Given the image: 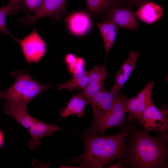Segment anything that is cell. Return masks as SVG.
<instances>
[{"label": "cell", "instance_id": "obj_1", "mask_svg": "<svg viewBox=\"0 0 168 168\" xmlns=\"http://www.w3.org/2000/svg\"><path fill=\"white\" fill-rule=\"evenodd\" d=\"M137 127L128 124L120 132L110 135L84 133L81 135L85 145L84 152L69 162L79 163L80 168H101L116 159H123L126 153V138Z\"/></svg>", "mask_w": 168, "mask_h": 168}, {"label": "cell", "instance_id": "obj_2", "mask_svg": "<svg viewBox=\"0 0 168 168\" xmlns=\"http://www.w3.org/2000/svg\"><path fill=\"white\" fill-rule=\"evenodd\" d=\"M123 166L130 168H168V133L151 136L137 127L130 133Z\"/></svg>", "mask_w": 168, "mask_h": 168}, {"label": "cell", "instance_id": "obj_3", "mask_svg": "<svg viewBox=\"0 0 168 168\" xmlns=\"http://www.w3.org/2000/svg\"><path fill=\"white\" fill-rule=\"evenodd\" d=\"M14 83L6 91L0 89V99L6 103L26 107L28 103L43 91L51 87L40 84L32 78L27 71L17 70L11 73Z\"/></svg>", "mask_w": 168, "mask_h": 168}, {"label": "cell", "instance_id": "obj_4", "mask_svg": "<svg viewBox=\"0 0 168 168\" xmlns=\"http://www.w3.org/2000/svg\"><path fill=\"white\" fill-rule=\"evenodd\" d=\"M127 98L123 94H119L111 111L103 119L95 124H92L84 133L102 134L108 129L119 127L120 129L126 127L125 118Z\"/></svg>", "mask_w": 168, "mask_h": 168}, {"label": "cell", "instance_id": "obj_5", "mask_svg": "<svg viewBox=\"0 0 168 168\" xmlns=\"http://www.w3.org/2000/svg\"><path fill=\"white\" fill-rule=\"evenodd\" d=\"M68 0H43L37 10L31 15L20 18L22 25H32L39 19L45 17H50L52 21L61 20L66 16V4Z\"/></svg>", "mask_w": 168, "mask_h": 168}, {"label": "cell", "instance_id": "obj_6", "mask_svg": "<svg viewBox=\"0 0 168 168\" xmlns=\"http://www.w3.org/2000/svg\"><path fill=\"white\" fill-rule=\"evenodd\" d=\"M144 129L160 133H168V110L167 104H164L161 109L158 108L153 102L143 112L138 121Z\"/></svg>", "mask_w": 168, "mask_h": 168}, {"label": "cell", "instance_id": "obj_7", "mask_svg": "<svg viewBox=\"0 0 168 168\" xmlns=\"http://www.w3.org/2000/svg\"><path fill=\"white\" fill-rule=\"evenodd\" d=\"M16 43L20 45L24 58L29 63L39 62L46 51V44L35 27L23 39H18Z\"/></svg>", "mask_w": 168, "mask_h": 168}, {"label": "cell", "instance_id": "obj_8", "mask_svg": "<svg viewBox=\"0 0 168 168\" xmlns=\"http://www.w3.org/2000/svg\"><path fill=\"white\" fill-rule=\"evenodd\" d=\"M155 82L152 81L134 96L128 99L126 104L128 120L133 122L138 121L143 112L153 102L152 92Z\"/></svg>", "mask_w": 168, "mask_h": 168}, {"label": "cell", "instance_id": "obj_9", "mask_svg": "<svg viewBox=\"0 0 168 168\" xmlns=\"http://www.w3.org/2000/svg\"><path fill=\"white\" fill-rule=\"evenodd\" d=\"M119 94L106 91L105 88L87 100L91 106L93 116L92 124L105 118L113 109Z\"/></svg>", "mask_w": 168, "mask_h": 168}, {"label": "cell", "instance_id": "obj_10", "mask_svg": "<svg viewBox=\"0 0 168 168\" xmlns=\"http://www.w3.org/2000/svg\"><path fill=\"white\" fill-rule=\"evenodd\" d=\"M63 19L68 30L75 36H84L88 34L93 27L91 16L86 11H75Z\"/></svg>", "mask_w": 168, "mask_h": 168}, {"label": "cell", "instance_id": "obj_11", "mask_svg": "<svg viewBox=\"0 0 168 168\" xmlns=\"http://www.w3.org/2000/svg\"><path fill=\"white\" fill-rule=\"evenodd\" d=\"M102 16H104L106 20L112 22L118 27L135 30L138 27V18L136 12L127 8L117 7L108 11Z\"/></svg>", "mask_w": 168, "mask_h": 168}, {"label": "cell", "instance_id": "obj_12", "mask_svg": "<svg viewBox=\"0 0 168 168\" xmlns=\"http://www.w3.org/2000/svg\"><path fill=\"white\" fill-rule=\"evenodd\" d=\"M89 80L86 88L77 94L88 100L95 94L105 89V80L107 73L105 65L102 66L96 65L88 71Z\"/></svg>", "mask_w": 168, "mask_h": 168}, {"label": "cell", "instance_id": "obj_13", "mask_svg": "<svg viewBox=\"0 0 168 168\" xmlns=\"http://www.w3.org/2000/svg\"><path fill=\"white\" fill-rule=\"evenodd\" d=\"M138 57V51H131L129 52L128 58L116 74L114 86L110 91L115 94H119L120 89L127 82L136 67Z\"/></svg>", "mask_w": 168, "mask_h": 168}, {"label": "cell", "instance_id": "obj_14", "mask_svg": "<svg viewBox=\"0 0 168 168\" xmlns=\"http://www.w3.org/2000/svg\"><path fill=\"white\" fill-rule=\"evenodd\" d=\"M28 129L31 137L28 141V144L32 149L40 144V140L43 137L47 136H53L54 132L63 130L55 124H47L36 119Z\"/></svg>", "mask_w": 168, "mask_h": 168}, {"label": "cell", "instance_id": "obj_15", "mask_svg": "<svg viewBox=\"0 0 168 168\" xmlns=\"http://www.w3.org/2000/svg\"><path fill=\"white\" fill-rule=\"evenodd\" d=\"M136 14L138 18L142 22L152 24L162 17L163 10L159 5L152 2H147L139 7Z\"/></svg>", "mask_w": 168, "mask_h": 168}, {"label": "cell", "instance_id": "obj_16", "mask_svg": "<svg viewBox=\"0 0 168 168\" xmlns=\"http://www.w3.org/2000/svg\"><path fill=\"white\" fill-rule=\"evenodd\" d=\"M102 38L106 56L114 45L118 31V27L112 22L105 20L101 22H96Z\"/></svg>", "mask_w": 168, "mask_h": 168}, {"label": "cell", "instance_id": "obj_17", "mask_svg": "<svg viewBox=\"0 0 168 168\" xmlns=\"http://www.w3.org/2000/svg\"><path fill=\"white\" fill-rule=\"evenodd\" d=\"M3 109L6 114L12 117L18 123L28 129L35 119L29 114L26 107L5 103Z\"/></svg>", "mask_w": 168, "mask_h": 168}, {"label": "cell", "instance_id": "obj_18", "mask_svg": "<svg viewBox=\"0 0 168 168\" xmlns=\"http://www.w3.org/2000/svg\"><path fill=\"white\" fill-rule=\"evenodd\" d=\"M119 0H86V11L93 17L103 16L108 11L118 7Z\"/></svg>", "mask_w": 168, "mask_h": 168}, {"label": "cell", "instance_id": "obj_19", "mask_svg": "<svg viewBox=\"0 0 168 168\" xmlns=\"http://www.w3.org/2000/svg\"><path fill=\"white\" fill-rule=\"evenodd\" d=\"M88 104L87 100L77 94L73 96L65 108L61 113V118H65L71 115L76 114L80 118L83 117L86 105Z\"/></svg>", "mask_w": 168, "mask_h": 168}, {"label": "cell", "instance_id": "obj_20", "mask_svg": "<svg viewBox=\"0 0 168 168\" xmlns=\"http://www.w3.org/2000/svg\"><path fill=\"white\" fill-rule=\"evenodd\" d=\"M89 80L88 71L87 74L84 76L72 75L68 82L58 85L57 87L59 90L65 89L70 91L77 89L83 90L88 85Z\"/></svg>", "mask_w": 168, "mask_h": 168}, {"label": "cell", "instance_id": "obj_21", "mask_svg": "<svg viewBox=\"0 0 168 168\" xmlns=\"http://www.w3.org/2000/svg\"><path fill=\"white\" fill-rule=\"evenodd\" d=\"M9 10V6H2L0 8V31L3 34L12 38L16 42L17 38H16L12 35L9 32L6 25V17L8 16Z\"/></svg>", "mask_w": 168, "mask_h": 168}, {"label": "cell", "instance_id": "obj_22", "mask_svg": "<svg viewBox=\"0 0 168 168\" xmlns=\"http://www.w3.org/2000/svg\"><path fill=\"white\" fill-rule=\"evenodd\" d=\"M43 0H22L23 9L30 13H34L42 3Z\"/></svg>", "mask_w": 168, "mask_h": 168}, {"label": "cell", "instance_id": "obj_23", "mask_svg": "<svg viewBox=\"0 0 168 168\" xmlns=\"http://www.w3.org/2000/svg\"><path fill=\"white\" fill-rule=\"evenodd\" d=\"M7 5L9 8L8 16L14 15L20 9H23L22 0H8Z\"/></svg>", "mask_w": 168, "mask_h": 168}, {"label": "cell", "instance_id": "obj_24", "mask_svg": "<svg viewBox=\"0 0 168 168\" xmlns=\"http://www.w3.org/2000/svg\"><path fill=\"white\" fill-rule=\"evenodd\" d=\"M123 166V161L120 159L116 163L110 165L107 168H122Z\"/></svg>", "mask_w": 168, "mask_h": 168}, {"label": "cell", "instance_id": "obj_25", "mask_svg": "<svg viewBox=\"0 0 168 168\" xmlns=\"http://www.w3.org/2000/svg\"><path fill=\"white\" fill-rule=\"evenodd\" d=\"M130 2L132 3H138L147 0H127Z\"/></svg>", "mask_w": 168, "mask_h": 168}, {"label": "cell", "instance_id": "obj_26", "mask_svg": "<svg viewBox=\"0 0 168 168\" xmlns=\"http://www.w3.org/2000/svg\"><path fill=\"white\" fill-rule=\"evenodd\" d=\"M3 136L2 132L0 130V147L1 146L3 143Z\"/></svg>", "mask_w": 168, "mask_h": 168}]
</instances>
